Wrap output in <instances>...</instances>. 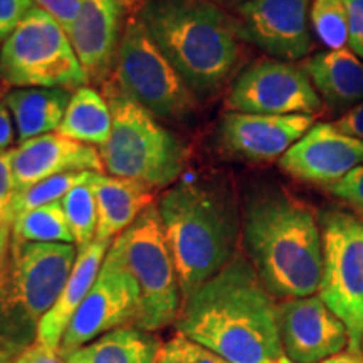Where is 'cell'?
Returning <instances> with one entry per match:
<instances>
[{"mask_svg": "<svg viewBox=\"0 0 363 363\" xmlns=\"http://www.w3.org/2000/svg\"><path fill=\"white\" fill-rule=\"evenodd\" d=\"M175 328L230 363H291L281 345L278 301L240 252L182 303Z\"/></svg>", "mask_w": 363, "mask_h": 363, "instance_id": "1", "label": "cell"}, {"mask_svg": "<svg viewBox=\"0 0 363 363\" xmlns=\"http://www.w3.org/2000/svg\"><path fill=\"white\" fill-rule=\"evenodd\" d=\"M240 225L246 257L272 296L318 294L323 229L310 206L284 190H262L249 197Z\"/></svg>", "mask_w": 363, "mask_h": 363, "instance_id": "2", "label": "cell"}, {"mask_svg": "<svg viewBox=\"0 0 363 363\" xmlns=\"http://www.w3.org/2000/svg\"><path fill=\"white\" fill-rule=\"evenodd\" d=\"M138 16L197 98H211L238 69L242 38L234 16L211 0H143Z\"/></svg>", "mask_w": 363, "mask_h": 363, "instance_id": "3", "label": "cell"}, {"mask_svg": "<svg viewBox=\"0 0 363 363\" xmlns=\"http://www.w3.org/2000/svg\"><path fill=\"white\" fill-rule=\"evenodd\" d=\"M157 208L184 303L238 254L239 212L233 197L211 182H179L163 192Z\"/></svg>", "mask_w": 363, "mask_h": 363, "instance_id": "4", "label": "cell"}, {"mask_svg": "<svg viewBox=\"0 0 363 363\" xmlns=\"http://www.w3.org/2000/svg\"><path fill=\"white\" fill-rule=\"evenodd\" d=\"M74 244L12 240L0 269V348L17 357L38 342V330L69 278Z\"/></svg>", "mask_w": 363, "mask_h": 363, "instance_id": "5", "label": "cell"}, {"mask_svg": "<svg viewBox=\"0 0 363 363\" xmlns=\"http://www.w3.org/2000/svg\"><path fill=\"white\" fill-rule=\"evenodd\" d=\"M104 98L113 116L110 140L99 148L104 170L153 190L175 184L189 162L184 142L115 81H104Z\"/></svg>", "mask_w": 363, "mask_h": 363, "instance_id": "6", "label": "cell"}, {"mask_svg": "<svg viewBox=\"0 0 363 363\" xmlns=\"http://www.w3.org/2000/svg\"><path fill=\"white\" fill-rule=\"evenodd\" d=\"M6 88L79 89L89 83L69 35L48 12L34 7L0 49Z\"/></svg>", "mask_w": 363, "mask_h": 363, "instance_id": "7", "label": "cell"}, {"mask_svg": "<svg viewBox=\"0 0 363 363\" xmlns=\"http://www.w3.org/2000/svg\"><path fill=\"white\" fill-rule=\"evenodd\" d=\"M113 71L121 91L153 116L187 123L197 113L199 98L148 34L138 12L125 19Z\"/></svg>", "mask_w": 363, "mask_h": 363, "instance_id": "8", "label": "cell"}, {"mask_svg": "<svg viewBox=\"0 0 363 363\" xmlns=\"http://www.w3.org/2000/svg\"><path fill=\"white\" fill-rule=\"evenodd\" d=\"M115 242L142 298L138 328L150 333L175 323L182 308L179 274L157 203L150 206Z\"/></svg>", "mask_w": 363, "mask_h": 363, "instance_id": "9", "label": "cell"}, {"mask_svg": "<svg viewBox=\"0 0 363 363\" xmlns=\"http://www.w3.org/2000/svg\"><path fill=\"white\" fill-rule=\"evenodd\" d=\"M323 276L318 296L343 321L350 350L363 345V220L345 212L323 219Z\"/></svg>", "mask_w": 363, "mask_h": 363, "instance_id": "10", "label": "cell"}, {"mask_svg": "<svg viewBox=\"0 0 363 363\" xmlns=\"http://www.w3.org/2000/svg\"><path fill=\"white\" fill-rule=\"evenodd\" d=\"M140 315L142 298L138 284L113 240L93 288L67 326L59 353L66 357L110 331L136 326Z\"/></svg>", "mask_w": 363, "mask_h": 363, "instance_id": "11", "label": "cell"}, {"mask_svg": "<svg viewBox=\"0 0 363 363\" xmlns=\"http://www.w3.org/2000/svg\"><path fill=\"white\" fill-rule=\"evenodd\" d=\"M227 108L251 115L315 116L323 110V101L301 66L264 57L239 72Z\"/></svg>", "mask_w": 363, "mask_h": 363, "instance_id": "12", "label": "cell"}, {"mask_svg": "<svg viewBox=\"0 0 363 363\" xmlns=\"http://www.w3.org/2000/svg\"><path fill=\"white\" fill-rule=\"evenodd\" d=\"M313 0H246L234 9L242 40L279 61L305 59L313 49Z\"/></svg>", "mask_w": 363, "mask_h": 363, "instance_id": "13", "label": "cell"}, {"mask_svg": "<svg viewBox=\"0 0 363 363\" xmlns=\"http://www.w3.org/2000/svg\"><path fill=\"white\" fill-rule=\"evenodd\" d=\"M278 325L291 363H320L350 348L348 328L318 294L279 301Z\"/></svg>", "mask_w": 363, "mask_h": 363, "instance_id": "14", "label": "cell"}, {"mask_svg": "<svg viewBox=\"0 0 363 363\" xmlns=\"http://www.w3.org/2000/svg\"><path fill=\"white\" fill-rule=\"evenodd\" d=\"M315 125L311 115H251L225 113L219 140L229 155L249 163L278 160Z\"/></svg>", "mask_w": 363, "mask_h": 363, "instance_id": "15", "label": "cell"}, {"mask_svg": "<svg viewBox=\"0 0 363 363\" xmlns=\"http://www.w3.org/2000/svg\"><path fill=\"white\" fill-rule=\"evenodd\" d=\"M358 165H363V142L340 133L331 123L313 125L279 158L284 174L323 187Z\"/></svg>", "mask_w": 363, "mask_h": 363, "instance_id": "16", "label": "cell"}, {"mask_svg": "<svg viewBox=\"0 0 363 363\" xmlns=\"http://www.w3.org/2000/svg\"><path fill=\"white\" fill-rule=\"evenodd\" d=\"M101 155L93 145L59 133H45L12 150V174L17 192L45 179L71 172H103Z\"/></svg>", "mask_w": 363, "mask_h": 363, "instance_id": "17", "label": "cell"}, {"mask_svg": "<svg viewBox=\"0 0 363 363\" xmlns=\"http://www.w3.org/2000/svg\"><path fill=\"white\" fill-rule=\"evenodd\" d=\"M123 26V0H79L69 39L89 81L103 84L110 76Z\"/></svg>", "mask_w": 363, "mask_h": 363, "instance_id": "18", "label": "cell"}, {"mask_svg": "<svg viewBox=\"0 0 363 363\" xmlns=\"http://www.w3.org/2000/svg\"><path fill=\"white\" fill-rule=\"evenodd\" d=\"M111 244L113 240H94L88 247L79 249L65 288L59 293L51 310L45 313L40 321L35 343L59 350V345H61L67 326L93 288Z\"/></svg>", "mask_w": 363, "mask_h": 363, "instance_id": "19", "label": "cell"}, {"mask_svg": "<svg viewBox=\"0 0 363 363\" xmlns=\"http://www.w3.org/2000/svg\"><path fill=\"white\" fill-rule=\"evenodd\" d=\"M301 67L333 111L345 113L363 101V59L350 49L318 52Z\"/></svg>", "mask_w": 363, "mask_h": 363, "instance_id": "20", "label": "cell"}, {"mask_svg": "<svg viewBox=\"0 0 363 363\" xmlns=\"http://www.w3.org/2000/svg\"><path fill=\"white\" fill-rule=\"evenodd\" d=\"M93 187L98 206L96 240H115L153 206V189L140 182L94 174Z\"/></svg>", "mask_w": 363, "mask_h": 363, "instance_id": "21", "label": "cell"}, {"mask_svg": "<svg viewBox=\"0 0 363 363\" xmlns=\"http://www.w3.org/2000/svg\"><path fill=\"white\" fill-rule=\"evenodd\" d=\"M72 93L54 88H13L4 96L11 110L19 142L57 131L66 115Z\"/></svg>", "mask_w": 363, "mask_h": 363, "instance_id": "22", "label": "cell"}, {"mask_svg": "<svg viewBox=\"0 0 363 363\" xmlns=\"http://www.w3.org/2000/svg\"><path fill=\"white\" fill-rule=\"evenodd\" d=\"M162 343L138 326H123L66 355L69 363H157Z\"/></svg>", "mask_w": 363, "mask_h": 363, "instance_id": "23", "label": "cell"}, {"mask_svg": "<svg viewBox=\"0 0 363 363\" xmlns=\"http://www.w3.org/2000/svg\"><path fill=\"white\" fill-rule=\"evenodd\" d=\"M113 116L106 98L94 88L83 86L72 93L66 115L57 133L79 143L98 145L99 148L110 140Z\"/></svg>", "mask_w": 363, "mask_h": 363, "instance_id": "24", "label": "cell"}, {"mask_svg": "<svg viewBox=\"0 0 363 363\" xmlns=\"http://www.w3.org/2000/svg\"><path fill=\"white\" fill-rule=\"evenodd\" d=\"M12 240L17 242L74 244L62 202L22 212L12 224Z\"/></svg>", "mask_w": 363, "mask_h": 363, "instance_id": "25", "label": "cell"}, {"mask_svg": "<svg viewBox=\"0 0 363 363\" xmlns=\"http://www.w3.org/2000/svg\"><path fill=\"white\" fill-rule=\"evenodd\" d=\"M93 177L91 174L71 189L62 199V208L69 224V229L74 238V246L79 249L88 247L91 242L96 240L98 230V206H96V194L93 187Z\"/></svg>", "mask_w": 363, "mask_h": 363, "instance_id": "26", "label": "cell"}, {"mask_svg": "<svg viewBox=\"0 0 363 363\" xmlns=\"http://www.w3.org/2000/svg\"><path fill=\"white\" fill-rule=\"evenodd\" d=\"M310 24L318 40L328 51L347 49L350 44L348 13L343 0H313Z\"/></svg>", "mask_w": 363, "mask_h": 363, "instance_id": "27", "label": "cell"}, {"mask_svg": "<svg viewBox=\"0 0 363 363\" xmlns=\"http://www.w3.org/2000/svg\"><path fill=\"white\" fill-rule=\"evenodd\" d=\"M91 172H71V174H61L51 179H45L39 184L30 185L16 194L13 201V214L16 217L22 212L33 211V208L48 206V203L59 202L66 197V194L76 185H79ZM94 174V172H93Z\"/></svg>", "mask_w": 363, "mask_h": 363, "instance_id": "28", "label": "cell"}, {"mask_svg": "<svg viewBox=\"0 0 363 363\" xmlns=\"http://www.w3.org/2000/svg\"><path fill=\"white\" fill-rule=\"evenodd\" d=\"M17 187L12 174V150L0 152V227H12L16 220L13 201Z\"/></svg>", "mask_w": 363, "mask_h": 363, "instance_id": "29", "label": "cell"}, {"mask_svg": "<svg viewBox=\"0 0 363 363\" xmlns=\"http://www.w3.org/2000/svg\"><path fill=\"white\" fill-rule=\"evenodd\" d=\"M326 192L363 211V165L348 172L342 179L331 182L323 187Z\"/></svg>", "mask_w": 363, "mask_h": 363, "instance_id": "30", "label": "cell"}, {"mask_svg": "<svg viewBox=\"0 0 363 363\" xmlns=\"http://www.w3.org/2000/svg\"><path fill=\"white\" fill-rule=\"evenodd\" d=\"M34 7L33 0H0V40H6Z\"/></svg>", "mask_w": 363, "mask_h": 363, "instance_id": "31", "label": "cell"}, {"mask_svg": "<svg viewBox=\"0 0 363 363\" xmlns=\"http://www.w3.org/2000/svg\"><path fill=\"white\" fill-rule=\"evenodd\" d=\"M34 6L54 17L67 35L71 34L79 13V0H33Z\"/></svg>", "mask_w": 363, "mask_h": 363, "instance_id": "32", "label": "cell"}, {"mask_svg": "<svg viewBox=\"0 0 363 363\" xmlns=\"http://www.w3.org/2000/svg\"><path fill=\"white\" fill-rule=\"evenodd\" d=\"M348 13V27H350V48L358 57L363 59V0H343Z\"/></svg>", "mask_w": 363, "mask_h": 363, "instance_id": "33", "label": "cell"}, {"mask_svg": "<svg viewBox=\"0 0 363 363\" xmlns=\"http://www.w3.org/2000/svg\"><path fill=\"white\" fill-rule=\"evenodd\" d=\"M330 123L340 133L363 142V101L355 104L348 111L342 113V116L337 118L335 121H330Z\"/></svg>", "mask_w": 363, "mask_h": 363, "instance_id": "34", "label": "cell"}, {"mask_svg": "<svg viewBox=\"0 0 363 363\" xmlns=\"http://www.w3.org/2000/svg\"><path fill=\"white\" fill-rule=\"evenodd\" d=\"M12 363H69L66 357H62L59 350L44 347L40 343L30 345L24 352L13 358Z\"/></svg>", "mask_w": 363, "mask_h": 363, "instance_id": "35", "label": "cell"}, {"mask_svg": "<svg viewBox=\"0 0 363 363\" xmlns=\"http://www.w3.org/2000/svg\"><path fill=\"white\" fill-rule=\"evenodd\" d=\"M182 337V335H180ZM182 347H184L185 355H187L189 363H230L225 358L217 355L208 348L202 347V345L192 342V340L182 337Z\"/></svg>", "mask_w": 363, "mask_h": 363, "instance_id": "36", "label": "cell"}, {"mask_svg": "<svg viewBox=\"0 0 363 363\" xmlns=\"http://www.w3.org/2000/svg\"><path fill=\"white\" fill-rule=\"evenodd\" d=\"M157 363H189L184 347H182V337L179 333L172 340H169V342L162 345L160 352H158Z\"/></svg>", "mask_w": 363, "mask_h": 363, "instance_id": "37", "label": "cell"}, {"mask_svg": "<svg viewBox=\"0 0 363 363\" xmlns=\"http://www.w3.org/2000/svg\"><path fill=\"white\" fill-rule=\"evenodd\" d=\"M12 115L7 106L0 103V152H6L13 142V125Z\"/></svg>", "mask_w": 363, "mask_h": 363, "instance_id": "38", "label": "cell"}, {"mask_svg": "<svg viewBox=\"0 0 363 363\" xmlns=\"http://www.w3.org/2000/svg\"><path fill=\"white\" fill-rule=\"evenodd\" d=\"M12 246V227H0V269L6 264Z\"/></svg>", "mask_w": 363, "mask_h": 363, "instance_id": "39", "label": "cell"}, {"mask_svg": "<svg viewBox=\"0 0 363 363\" xmlns=\"http://www.w3.org/2000/svg\"><path fill=\"white\" fill-rule=\"evenodd\" d=\"M320 363H363V355L362 352H355V350H345L338 355L328 358V360H323Z\"/></svg>", "mask_w": 363, "mask_h": 363, "instance_id": "40", "label": "cell"}, {"mask_svg": "<svg viewBox=\"0 0 363 363\" xmlns=\"http://www.w3.org/2000/svg\"><path fill=\"white\" fill-rule=\"evenodd\" d=\"M211 2L217 4V6H239V4L246 2V0H211Z\"/></svg>", "mask_w": 363, "mask_h": 363, "instance_id": "41", "label": "cell"}, {"mask_svg": "<svg viewBox=\"0 0 363 363\" xmlns=\"http://www.w3.org/2000/svg\"><path fill=\"white\" fill-rule=\"evenodd\" d=\"M13 358H16V357L11 355V353L0 348V363H12Z\"/></svg>", "mask_w": 363, "mask_h": 363, "instance_id": "42", "label": "cell"}, {"mask_svg": "<svg viewBox=\"0 0 363 363\" xmlns=\"http://www.w3.org/2000/svg\"><path fill=\"white\" fill-rule=\"evenodd\" d=\"M362 355H363V345H362Z\"/></svg>", "mask_w": 363, "mask_h": 363, "instance_id": "43", "label": "cell"}]
</instances>
